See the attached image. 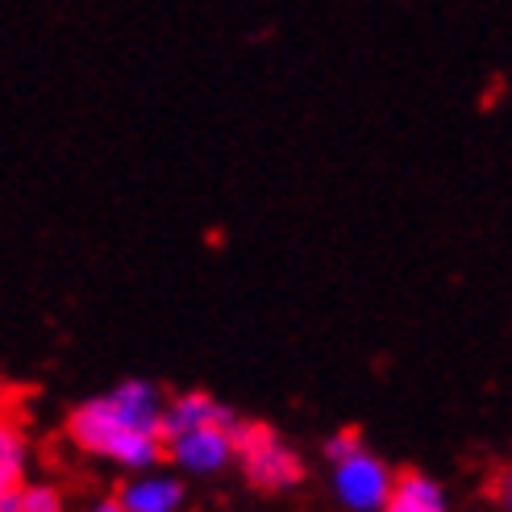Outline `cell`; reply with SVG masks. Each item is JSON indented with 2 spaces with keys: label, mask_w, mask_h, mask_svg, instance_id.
Here are the masks:
<instances>
[{
  "label": "cell",
  "mask_w": 512,
  "mask_h": 512,
  "mask_svg": "<svg viewBox=\"0 0 512 512\" xmlns=\"http://www.w3.org/2000/svg\"><path fill=\"white\" fill-rule=\"evenodd\" d=\"M117 504L125 512H184L188 508V488H184V479L159 475L155 467H150V471H134V479L121 483Z\"/></svg>",
  "instance_id": "cell-5"
},
{
  "label": "cell",
  "mask_w": 512,
  "mask_h": 512,
  "mask_svg": "<svg viewBox=\"0 0 512 512\" xmlns=\"http://www.w3.org/2000/svg\"><path fill=\"white\" fill-rule=\"evenodd\" d=\"M329 467H334V496L350 512H379L383 500H388L392 479H396V471L367 446H358L354 454L338 458V463H329Z\"/></svg>",
  "instance_id": "cell-3"
},
{
  "label": "cell",
  "mask_w": 512,
  "mask_h": 512,
  "mask_svg": "<svg viewBox=\"0 0 512 512\" xmlns=\"http://www.w3.org/2000/svg\"><path fill=\"white\" fill-rule=\"evenodd\" d=\"M17 492H0V512H17Z\"/></svg>",
  "instance_id": "cell-11"
},
{
  "label": "cell",
  "mask_w": 512,
  "mask_h": 512,
  "mask_svg": "<svg viewBox=\"0 0 512 512\" xmlns=\"http://www.w3.org/2000/svg\"><path fill=\"white\" fill-rule=\"evenodd\" d=\"M379 512H450V496L433 475L425 471H404L392 479L388 500Z\"/></svg>",
  "instance_id": "cell-7"
},
{
  "label": "cell",
  "mask_w": 512,
  "mask_h": 512,
  "mask_svg": "<svg viewBox=\"0 0 512 512\" xmlns=\"http://www.w3.org/2000/svg\"><path fill=\"white\" fill-rule=\"evenodd\" d=\"M234 408L221 404L213 392L204 388H188V392H175L171 400H163V438L171 433H184V429H196V425H234Z\"/></svg>",
  "instance_id": "cell-6"
},
{
  "label": "cell",
  "mask_w": 512,
  "mask_h": 512,
  "mask_svg": "<svg viewBox=\"0 0 512 512\" xmlns=\"http://www.w3.org/2000/svg\"><path fill=\"white\" fill-rule=\"evenodd\" d=\"M234 454L242 458V471L259 492H292L304 479L300 454L279 442L267 425L234 421Z\"/></svg>",
  "instance_id": "cell-2"
},
{
  "label": "cell",
  "mask_w": 512,
  "mask_h": 512,
  "mask_svg": "<svg viewBox=\"0 0 512 512\" xmlns=\"http://www.w3.org/2000/svg\"><path fill=\"white\" fill-rule=\"evenodd\" d=\"M163 454L188 475H217L234 463V425H196L163 438Z\"/></svg>",
  "instance_id": "cell-4"
},
{
  "label": "cell",
  "mask_w": 512,
  "mask_h": 512,
  "mask_svg": "<svg viewBox=\"0 0 512 512\" xmlns=\"http://www.w3.org/2000/svg\"><path fill=\"white\" fill-rule=\"evenodd\" d=\"M17 512H67V500L55 483H21Z\"/></svg>",
  "instance_id": "cell-9"
},
{
  "label": "cell",
  "mask_w": 512,
  "mask_h": 512,
  "mask_svg": "<svg viewBox=\"0 0 512 512\" xmlns=\"http://www.w3.org/2000/svg\"><path fill=\"white\" fill-rule=\"evenodd\" d=\"M358 446H363V438H358V429H342V433H334V438L325 442V458H329V463H338V458L354 454Z\"/></svg>",
  "instance_id": "cell-10"
},
{
  "label": "cell",
  "mask_w": 512,
  "mask_h": 512,
  "mask_svg": "<svg viewBox=\"0 0 512 512\" xmlns=\"http://www.w3.org/2000/svg\"><path fill=\"white\" fill-rule=\"evenodd\" d=\"M25 467H30V442L9 413H0V492H17L25 483Z\"/></svg>",
  "instance_id": "cell-8"
},
{
  "label": "cell",
  "mask_w": 512,
  "mask_h": 512,
  "mask_svg": "<svg viewBox=\"0 0 512 512\" xmlns=\"http://www.w3.org/2000/svg\"><path fill=\"white\" fill-rule=\"evenodd\" d=\"M92 512H125L121 504H117V496L113 500H100V504H92Z\"/></svg>",
  "instance_id": "cell-12"
},
{
  "label": "cell",
  "mask_w": 512,
  "mask_h": 512,
  "mask_svg": "<svg viewBox=\"0 0 512 512\" xmlns=\"http://www.w3.org/2000/svg\"><path fill=\"white\" fill-rule=\"evenodd\" d=\"M163 388L150 379H121L71 413V442L121 471H150L163 463Z\"/></svg>",
  "instance_id": "cell-1"
}]
</instances>
